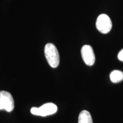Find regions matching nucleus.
<instances>
[{
  "label": "nucleus",
  "instance_id": "obj_7",
  "mask_svg": "<svg viewBox=\"0 0 123 123\" xmlns=\"http://www.w3.org/2000/svg\"><path fill=\"white\" fill-rule=\"evenodd\" d=\"M110 79L112 82L117 83L123 80V73L119 70H114L110 74Z\"/></svg>",
  "mask_w": 123,
  "mask_h": 123
},
{
  "label": "nucleus",
  "instance_id": "obj_1",
  "mask_svg": "<svg viewBox=\"0 0 123 123\" xmlns=\"http://www.w3.org/2000/svg\"><path fill=\"white\" fill-rule=\"evenodd\" d=\"M44 54L47 62L51 67L56 68L59 64L60 58L56 46L53 43L46 44L44 47Z\"/></svg>",
  "mask_w": 123,
  "mask_h": 123
},
{
  "label": "nucleus",
  "instance_id": "obj_5",
  "mask_svg": "<svg viewBox=\"0 0 123 123\" xmlns=\"http://www.w3.org/2000/svg\"><path fill=\"white\" fill-rule=\"evenodd\" d=\"M81 54L84 63L88 66L95 63V56L93 49L90 45H84L81 49Z\"/></svg>",
  "mask_w": 123,
  "mask_h": 123
},
{
  "label": "nucleus",
  "instance_id": "obj_2",
  "mask_svg": "<svg viewBox=\"0 0 123 123\" xmlns=\"http://www.w3.org/2000/svg\"><path fill=\"white\" fill-rule=\"evenodd\" d=\"M58 110L57 106L55 104L49 103L44 104L39 108L33 107L30 112L34 115L40 116H47L56 113Z\"/></svg>",
  "mask_w": 123,
  "mask_h": 123
},
{
  "label": "nucleus",
  "instance_id": "obj_4",
  "mask_svg": "<svg viewBox=\"0 0 123 123\" xmlns=\"http://www.w3.org/2000/svg\"><path fill=\"white\" fill-rule=\"evenodd\" d=\"M96 28L99 31L103 34H107L112 29V21L107 14H102L97 18L96 22Z\"/></svg>",
  "mask_w": 123,
  "mask_h": 123
},
{
  "label": "nucleus",
  "instance_id": "obj_6",
  "mask_svg": "<svg viewBox=\"0 0 123 123\" xmlns=\"http://www.w3.org/2000/svg\"><path fill=\"white\" fill-rule=\"evenodd\" d=\"M78 123H93L90 112L86 110L82 111L79 115Z\"/></svg>",
  "mask_w": 123,
  "mask_h": 123
},
{
  "label": "nucleus",
  "instance_id": "obj_3",
  "mask_svg": "<svg viewBox=\"0 0 123 123\" xmlns=\"http://www.w3.org/2000/svg\"><path fill=\"white\" fill-rule=\"evenodd\" d=\"M14 108V101L10 93L5 91H0V110L10 112Z\"/></svg>",
  "mask_w": 123,
  "mask_h": 123
},
{
  "label": "nucleus",
  "instance_id": "obj_8",
  "mask_svg": "<svg viewBox=\"0 0 123 123\" xmlns=\"http://www.w3.org/2000/svg\"><path fill=\"white\" fill-rule=\"evenodd\" d=\"M117 58L120 61L123 62V49L119 52V54H118Z\"/></svg>",
  "mask_w": 123,
  "mask_h": 123
}]
</instances>
